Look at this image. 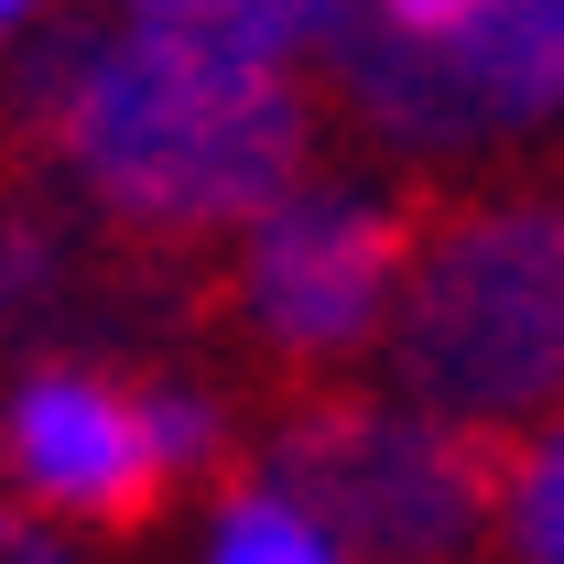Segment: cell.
I'll return each instance as SVG.
<instances>
[{
	"label": "cell",
	"mask_w": 564,
	"mask_h": 564,
	"mask_svg": "<svg viewBox=\"0 0 564 564\" xmlns=\"http://www.w3.org/2000/svg\"><path fill=\"white\" fill-rule=\"evenodd\" d=\"M44 152L120 239L207 250L304 174L315 109L282 66H207L152 33H87L44 109Z\"/></svg>",
	"instance_id": "cell-1"
},
{
	"label": "cell",
	"mask_w": 564,
	"mask_h": 564,
	"mask_svg": "<svg viewBox=\"0 0 564 564\" xmlns=\"http://www.w3.org/2000/svg\"><path fill=\"white\" fill-rule=\"evenodd\" d=\"M391 380L456 423H521L564 402V196L423 207L402 304L380 326Z\"/></svg>",
	"instance_id": "cell-2"
},
{
	"label": "cell",
	"mask_w": 564,
	"mask_h": 564,
	"mask_svg": "<svg viewBox=\"0 0 564 564\" xmlns=\"http://www.w3.org/2000/svg\"><path fill=\"white\" fill-rule=\"evenodd\" d=\"M510 423H456L434 402H348L304 391L261 445V478L326 521L337 554H478L510 499Z\"/></svg>",
	"instance_id": "cell-3"
},
{
	"label": "cell",
	"mask_w": 564,
	"mask_h": 564,
	"mask_svg": "<svg viewBox=\"0 0 564 564\" xmlns=\"http://www.w3.org/2000/svg\"><path fill=\"white\" fill-rule=\"evenodd\" d=\"M423 207L380 196V185H282L261 217H239V272H228V315L250 326V348L282 369H337V358L380 348L402 272H413Z\"/></svg>",
	"instance_id": "cell-4"
},
{
	"label": "cell",
	"mask_w": 564,
	"mask_h": 564,
	"mask_svg": "<svg viewBox=\"0 0 564 564\" xmlns=\"http://www.w3.org/2000/svg\"><path fill=\"white\" fill-rule=\"evenodd\" d=\"M0 489L55 510L66 532H152L174 467L141 423V391L87 358H33L0 402Z\"/></svg>",
	"instance_id": "cell-5"
},
{
	"label": "cell",
	"mask_w": 564,
	"mask_h": 564,
	"mask_svg": "<svg viewBox=\"0 0 564 564\" xmlns=\"http://www.w3.org/2000/svg\"><path fill=\"white\" fill-rule=\"evenodd\" d=\"M348 0H131V33L185 44L207 66H293L315 44H337Z\"/></svg>",
	"instance_id": "cell-6"
},
{
	"label": "cell",
	"mask_w": 564,
	"mask_h": 564,
	"mask_svg": "<svg viewBox=\"0 0 564 564\" xmlns=\"http://www.w3.org/2000/svg\"><path fill=\"white\" fill-rule=\"evenodd\" d=\"M87 304V250L44 196L0 185V348H44Z\"/></svg>",
	"instance_id": "cell-7"
},
{
	"label": "cell",
	"mask_w": 564,
	"mask_h": 564,
	"mask_svg": "<svg viewBox=\"0 0 564 564\" xmlns=\"http://www.w3.org/2000/svg\"><path fill=\"white\" fill-rule=\"evenodd\" d=\"M207 554H228V564H337V543H326V521L304 499H282L272 478L228 467V489L207 510Z\"/></svg>",
	"instance_id": "cell-8"
},
{
	"label": "cell",
	"mask_w": 564,
	"mask_h": 564,
	"mask_svg": "<svg viewBox=\"0 0 564 564\" xmlns=\"http://www.w3.org/2000/svg\"><path fill=\"white\" fill-rule=\"evenodd\" d=\"M499 532H510V554L564 564V423L521 434V456H510V499H499Z\"/></svg>",
	"instance_id": "cell-9"
},
{
	"label": "cell",
	"mask_w": 564,
	"mask_h": 564,
	"mask_svg": "<svg viewBox=\"0 0 564 564\" xmlns=\"http://www.w3.org/2000/svg\"><path fill=\"white\" fill-rule=\"evenodd\" d=\"M0 554L55 564V554H76V543H66V521H55V510H33V499H0Z\"/></svg>",
	"instance_id": "cell-10"
},
{
	"label": "cell",
	"mask_w": 564,
	"mask_h": 564,
	"mask_svg": "<svg viewBox=\"0 0 564 564\" xmlns=\"http://www.w3.org/2000/svg\"><path fill=\"white\" fill-rule=\"evenodd\" d=\"M380 22H402V33H445V22H467V11H489V0H369Z\"/></svg>",
	"instance_id": "cell-11"
},
{
	"label": "cell",
	"mask_w": 564,
	"mask_h": 564,
	"mask_svg": "<svg viewBox=\"0 0 564 564\" xmlns=\"http://www.w3.org/2000/svg\"><path fill=\"white\" fill-rule=\"evenodd\" d=\"M22 22H44V0H0V33H22Z\"/></svg>",
	"instance_id": "cell-12"
}]
</instances>
